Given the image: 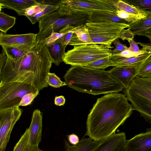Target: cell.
<instances>
[{"label": "cell", "instance_id": "cell-47", "mask_svg": "<svg viewBox=\"0 0 151 151\" xmlns=\"http://www.w3.org/2000/svg\"><path fill=\"white\" fill-rule=\"evenodd\" d=\"M126 144L122 145L115 151H129L126 145Z\"/></svg>", "mask_w": 151, "mask_h": 151}, {"label": "cell", "instance_id": "cell-42", "mask_svg": "<svg viewBox=\"0 0 151 151\" xmlns=\"http://www.w3.org/2000/svg\"><path fill=\"white\" fill-rule=\"evenodd\" d=\"M73 33V32H69L62 37L60 38V41L64 45L67 46L68 45Z\"/></svg>", "mask_w": 151, "mask_h": 151}, {"label": "cell", "instance_id": "cell-23", "mask_svg": "<svg viewBox=\"0 0 151 151\" xmlns=\"http://www.w3.org/2000/svg\"><path fill=\"white\" fill-rule=\"evenodd\" d=\"M60 16L58 10L55 11L44 15L38 21L39 22V32H41L53 24Z\"/></svg>", "mask_w": 151, "mask_h": 151}, {"label": "cell", "instance_id": "cell-25", "mask_svg": "<svg viewBox=\"0 0 151 151\" xmlns=\"http://www.w3.org/2000/svg\"><path fill=\"white\" fill-rule=\"evenodd\" d=\"M16 19V17H12L4 13L0 12V30L6 33L14 25Z\"/></svg>", "mask_w": 151, "mask_h": 151}, {"label": "cell", "instance_id": "cell-9", "mask_svg": "<svg viewBox=\"0 0 151 151\" xmlns=\"http://www.w3.org/2000/svg\"><path fill=\"white\" fill-rule=\"evenodd\" d=\"M22 113L19 106L0 110V151H5L13 128Z\"/></svg>", "mask_w": 151, "mask_h": 151}, {"label": "cell", "instance_id": "cell-16", "mask_svg": "<svg viewBox=\"0 0 151 151\" xmlns=\"http://www.w3.org/2000/svg\"><path fill=\"white\" fill-rule=\"evenodd\" d=\"M40 3L35 0H0L1 10L7 8L15 11L19 16H25L26 10L31 7Z\"/></svg>", "mask_w": 151, "mask_h": 151}, {"label": "cell", "instance_id": "cell-33", "mask_svg": "<svg viewBox=\"0 0 151 151\" xmlns=\"http://www.w3.org/2000/svg\"><path fill=\"white\" fill-rule=\"evenodd\" d=\"M116 14L118 17L124 19L128 22L129 24L143 18L120 10L117 11L116 12Z\"/></svg>", "mask_w": 151, "mask_h": 151}, {"label": "cell", "instance_id": "cell-20", "mask_svg": "<svg viewBox=\"0 0 151 151\" xmlns=\"http://www.w3.org/2000/svg\"><path fill=\"white\" fill-rule=\"evenodd\" d=\"M66 46L61 42L60 39L52 44L46 46L52 62L55 65L58 66L63 61Z\"/></svg>", "mask_w": 151, "mask_h": 151}, {"label": "cell", "instance_id": "cell-48", "mask_svg": "<svg viewBox=\"0 0 151 151\" xmlns=\"http://www.w3.org/2000/svg\"><path fill=\"white\" fill-rule=\"evenodd\" d=\"M143 36H146L149 38L151 37V28L147 31Z\"/></svg>", "mask_w": 151, "mask_h": 151}, {"label": "cell", "instance_id": "cell-14", "mask_svg": "<svg viewBox=\"0 0 151 151\" xmlns=\"http://www.w3.org/2000/svg\"><path fill=\"white\" fill-rule=\"evenodd\" d=\"M126 145L129 151H151V128L127 140Z\"/></svg>", "mask_w": 151, "mask_h": 151}, {"label": "cell", "instance_id": "cell-19", "mask_svg": "<svg viewBox=\"0 0 151 151\" xmlns=\"http://www.w3.org/2000/svg\"><path fill=\"white\" fill-rule=\"evenodd\" d=\"M89 20L93 22H112L129 24L124 19L118 17L116 12L104 11H93L90 15Z\"/></svg>", "mask_w": 151, "mask_h": 151}, {"label": "cell", "instance_id": "cell-17", "mask_svg": "<svg viewBox=\"0 0 151 151\" xmlns=\"http://www.w3.org/2000/svg\"><path fill=\"white\" fill-rule=\"evenodd\" d=\"M69 32H71L73 33L68 45L74 46L91 44L88 29L85 24L74 27Z\"/></svg>", "mask_w": 151, "mask_h": 151}, {"label": "cell", "instance_id": "cell-37", "mask_svg": "<svg viewBox=\"0 0 151 151\" xmlns=\"http://www.w3.org/2000/svg\"><path fill=\"white\" fill-rule=\"evenodd\" d=\"M115 46V48L112 50V55L119 53L127 50L128 47L125 44H123L119 40V38L116 39L112 42Z\"/></svg>", "mask_w": 151, "mask_h": 151}, {"label": "cell", "instance_id": "cell-7", "mask_svg": "<svg viewBox=\"0 0 151 151\" xmlns=\"http://www.w3.org/2000/svg\"><path fill=\"white\" fill-rule=\"evenodd\" d=\"M118 0H61L58 11L60 15L86 14L90 15L94 11L116 12Z\"/></svg>", "mask_w": 151, "mask_h": 151}, {"label": "cell", "instance_id": "cell-3", "mask_svg": "<svg viewBox=\"0 0 151 151\" xmlns=\"http://www.w3.org/2000/svg\"><path fill=\"white\" fill-rule=\"evenodd\" d=\"M63 78L69 87L94 95L118 93L124 90L122 85L104 69L73 66L67 71Z\"/></svg>", "mask_w": 151, "mask_h": 151}, {"label": "cell", "instance_id": "cell-46", "mask_svg": "<svg viewBox=\"0 0 151 151\" xmlns=\"http://www.w3.org/2000/svg\"><path fill=\"white\" fill-rule=\"evenodd\" d=\"M25 151H44L40 149L38 147H32L29 145L27 147Z\"/></svg>", "mask_w": 151, "mask_h": 151}, {"label": "cell", "instance_id": "cell-32", "mask_svg": "<svg viewBox=\"0 0 151 151\" xmlns=\"http://www.w3.org/2000/svg\"><path fill=\"white\" fill-rule=\"evenodd\" d=\"M47 83L48 85L56 88L67 85L65 82L61 81L55 73H48L47 76Z\"/></svg>", "mask_w": 151, "mask_h": 151}, {"label": "cell", "instance_id": "cell-30", "mask_svg": "<svg viewBox=\"0 0 151 151\" xmlns=\"http://www.w3.org/2000/svg\"><path fill=\"white\" fill-rule=\"evenodd\" d=\"M29 131L27 128L15 146L13 151H25L28 144Z\"/></svg>", "mask_w": 151, "mask_h": 151}, {"label": "cell", "instance_id": "cell-26", "mask_svg": "<svg viewBox=\"0 0 151 151\" xmlns=\"http://www.w3.org/2000/svg\"><path fill=\"white\" fill-rule=\"evenodd\" d=\"M83 66L93 69L104 70L108 67L114 66V65L111 55L98 60Z\"/></svg>", "mask_w": 151, "mask_h": 151}, {"label": "cell", "instance_id": "cell-31", "mask_svg": "<svg viewBox=\"0 0 151 151\" xmlns=\"http://www.w3.org/2000/svg\"><path fill=\"white\" fill-rule=\"evenodd\" d=\"M1 47L7 57L11 59L18 58L27 54L15 48L4 46Z\"/></svg>", "mask_w": 151, "mask_h": 151}, {"label": "cell", "instance_id": "cell-36", "mask_svg": "<svg viewBox=\"0 0 151 151\" xmlns=\"http://www.w3.org/2000/svg\"><path fill=\"white\" fill-rule=\"evenodd\" d=\"M47 5L40 3L38 5L32 6L26 10L25 16L34 15L44 9Z\"/></svg>", "mask_w": 151, "mask_h": 151}, {"label": "cell", "instance_id": "cell-18", "mask_svg": "<svg viewBox=\"0 0 151 151\" xmlns=\"http://www.w3.org/2000/svg\"><path fill=\"white\" fill-rule=\"evenodd\" d=\"M151 56V51H147L136 57L126 58L120 56L112 55L111 57L114 66H132L139 67L145 60Z\"/></svg>", "mask_w": 151, "mask_h": 151}, {"label": "cell", "instance_id": "cell-13", "mask_svg": "<svg viewBox=\"0 0 151 151\" xmlns=\"http://www.w3.org/2000/svg\"><path fill=\"white\" fill-rule=\"evenodd\" d=\"M42 114L38 109L33 113L29 131L28 144L32 147H38L42 138Z\"/></svg>", "mask_w": 151, "mask_h": 151}, {"label": "cell", "instance_id": "cell-40", "mask_svg": "<svg viewBox=\"0 0 151 151\" xmlns=\"http://www.w3.org/2000/svg\"><path fill=\"white\" fill-rule=\"evenodd\" d=\"M141 54L136 53L131 51L128 50H124L122 52L112 55H118L126 58H130L138 56Z\"/></svg>", "mask_w": 151, "mask_h": 151}, {"label": "cell", "instance_id": "cell-29", "mask_svg": "<svg viewBox=\"0 0 151 151\" xmlns=\"http://www.w3.org/2000/svg\"><path fill=\"white\" fill-rule=\"evenodd\" d=\"M124 1L142 11L151 12V0H124Z\"/></svg>", "mask_w": 151, "mask_h": 151}, {"label": "cell", "instance_id": "cell-43", "mask_svg": "<svg viewBox=\"0 0 151 151\" xmlns=\"http://www.w3.org/2000/svg\"><path fill=\"white\" fill-rule=\"evenodd\" d=\"M150 42L148 43H145L140 42H137L138 44L140 45L142 47V49L145 51H151V37L149 38Z\"/></svg>", "mask_w": 151, "mask_h": 151}, {"label": "cell", "instance_id": "cell-28", "mask_svg": "<svg viewBox=\"0 0 151 151\" xmlns=\"http://www.w3.org/2000/svg\"><path fill=\"white\" fill-rule=\"evenodd\" d=\"M137 76L143 78H151V57L145 60L139 67Z\"/></svg>", "mask_w": 151, "mask_h": 151}, {"label": "cell", "instance_id": "cell-21", "mask_svg": "<svg viewBox=\"0 0 151 151\" xmlns=\"http://www.w3.org/2000/svg\"><path fill=\"white\" fill-rule=\"evenodd\" d=\"M99 142L89 138L83 137L76 144L71 145L65 140V151H92L98 146Z\"/></svg>", "mask_w": 151, "mask_h": 151}, {"label": "cell", "instance_id": "cell-5", "mask_svg": "<svg viewBox=\"0 0 151 151\" xmlns=\"http://www.w3.org/2000/svg\"><path fill=\"white\" fill-rule=\"evenodd\" d=\"M131 103L133 110L138 111L146 122L151 123V78L137 76L123 91Z\"/></svg>", "mask_w": 151, "mask_h": 151}, {"label": "cell", "instance_id": "cell-10", "mask_svg": "<svg viewBox=\"0 0 151 151\" xmlns=\"http://www.w3.org/2000/svg\"><path fill=\"white\" fill-rule=\"evenodd\" d=\"M90 17V15L86 14L60 15L59 18L53 24L45 30L37 34L36 44L40 43L52 33L59 32L60 29L68 26L76 27L82 24H85L89 20Z\"/></svg>", "mask_w": 151, "mask_h": 151}, {"label": "cell", "instance_id": "cell-45", "mask_svg": "<svg viewBox=\"0 0 151 151\" xmlns=\"http://www.w3.org/2000/svg\"><path fill=\"white\" fill-rule=\"evenodd\" d=\"M2 51L0 55V72L4 67L6 59V55L5 53L3 50Z\"/></svg>", "mask_w": 151, "mask_h": 151}, {"label": "cell", "instance_id": "cell-22", "mask_svg": "<svg viewBox=\"0 0 151 151\" xmlns=\"http://www.w3.org/2000/svg\"><path fill=\"white\" fill-rule=\"evenodd\" d=\"M135 35L143 36L151 28V12H147L146 17L129 24L128 28Z\"/></svg>", "mask_w": 151, "mask_h": 151}, {"label": "cell", "instance_id": "cell-8", "mask_svg": "<svg viewBox=\"0 0 151 151\" xmlns=\"http://www.w3.org/2000/svg\"><path fill=\"white\" fill-rule=\"evenodd\" d=\"M88 29L91 44L111 46L119 38L122 31L129 25L112 22H93L88 20L85 24Z\"/></svg>", "mask_w": 151, "mask_h": 151}, {"label": "cell", "instance_id": "cell-6", "mask_svg": "<svg viewBox=\"0 0 151 151\" xmlns=\"http://www.w3.org/2000/svg\"><path fill=\"white\" fill-rule=\"evenodd\" d=\"M114 46L104 44H86L74 46L64 54L63 61L73 66H84L98 60L112 55Z\"/></svg>", "mask_w": 151, "mask_h": 151}, {"label": "cell", "instance_id": "cell-1", "mask_svg": "<svg viewBox=\"0 0 151 151\" xmlns=\"http://www.w3.org/2000/svg\"><path fill=\"white\" fill-rule=\"evenodd\" d=\"M132 106L121 93L98 98L88 116L85 136L99 142L115 133L132 113Z\"/></svg>", "mask_w": 151, "mask_h": 151}, {"label": "cell", "instance_id": "cell-24", "mask_svg": "<svg viewBox=\"0 0 151 151\" xmlns=\"http://www.w3.org/2000/svg\"><path fill=\"white\" fill-rule=\"evenodd\" d=\"M117 7L118 10L144 18L147 14V12L141 11L132 6L123 0H118Z\"/></svg>", "mask_w": 151, "mask_h": 151}, {"label": "cell", "instance_id": "cell-41", "mask_svg": "<svg viewBox=\"0 0 151 151\" xmlns=\"http://www.w3.org/2000/svg\"><path fill=\"white\" fill-rule=\"evenodd\" d=\"M67 137L69 143L73 145L76 144L80 141L78 136L74 133L70 134Z\"/></svg>", "mask_w": 151, "mask_h": 151}, {"label": "cell", "instance_id": "cell-34", "mask_svg": "<svg viewBox=\"0 0 151 151\" xmlns=\"http://www.w3.org/2000/svg\"><path fill=\"white\" fill-rule=\"evenodd\" d=\"M65 34L57 32H53L40 43L46 46L50 45L54 43L57 40L62 37Z\"/></svg>", "mask_w": 151, "mask_h": 151}, {"label": "cell", "instance_id": "cell-4", "mask_svg": "<svg viewBox=\"0 0 151 151\" xmlns=\"http://www.w3.org/2000/svg\"><path fill=\"white\" fill-rule=\"evenodd\" d=\"M34 73L29 72L14 81L0 82V110L19 106L24 96L39 92L34 85Z\"/></svg>", "mask_w": 151, "mask_h": 151}, {"label": "cell", "instance_id": "cell-44", "mask_svg": "<svg viewBox=\"0 0 151 151\" xmlns=\"http://www.w3.org/2000/svg\"><path fill=\"white\" fill-rule=\"evenodd\" d=\"M65 100L62 96H56L55 99V104L57 106H63L65 102Z\"/></svg>", "mask_w": 151, "mask_h": 151}, {"label": "cell", "instance_id": "cell-15", "mask_svg": "<svg viewBox=\"0 0 151 151\" xmlns=\"http://www.w3.org/2000/svg\"><path fill=\"white\" fill-rule=\"evenodd\" d=\"M127 141L125 132L115 133L99 141L98 146L92 151H115Z\"/></svg>", "mask_w": 151, "mask_h": 151}, {"label": "cell", "instance_id": "cell-38", "mask_svg": "<svg viewBox=\"0 0 151 151\" xmlns=\"http://www.w3.org/2000/svg\"><path fill=\"white\" fill-rule=\"evenodd\" d=\"M129 44V47H128V50L136 53L142 54L144 53L147 51H145L142 49H140L138 44L133 40H127Z\"/></svg>", "mask_w": 151, "mask_h": 151}, {"label": "cell", "instance_id": "cell-39", "mask_svg": "<svg viewBox=\"0 0 151 151\" xmlns=\"http://www.w3.org/2000/svg\"><path fill=\"white\" fill-rule=\"evenodd\" d=\"M134 35L129 28L124 29L120 33L119 38L123 40H133Z\"/></svg>", "mask_w": 151, "mask_h": 151}, {"label": "cell", "instance_id": "cell-27", "mask_svg": "<svg viewBox=\"0 0 151 151\" xmlns=\"http://www.w3.org/2000/svg\"><path fill=\"white\" fill-rule=\"evenodd\" d=\"M59 7L60 5H47L44 9L36 14L26 17L30 21L32 24H34L44 15L58 10Z\"/></svg>", "mask_w": 151, "mask_h": 151}, {"label": "cell", "instance_id": "cell-35", "mask_svg": "<svg viewBox=\"0 0 151 151\" xmlns=\"http://www.w3.org/2000/svg\"><path fill=\"white\" fill-rule=\"evenodd\" d=\"M39 94V92L28 93L22 99L19 106H26L30 104L34 99Z\"/></svg>", "mask_w": 151, "mask_h": 151}, {"label": "cell", "instance_id": "cell-2", "mask_svg": "<svg viewBox=\"0 0 151 151\" xmlns=\"http://www.w3.org/2000/svg\"><path fill=\"white\" fill-rule=\"evenodd\" d=\"M52 63L46 46L36 44L31 52L16 59L7 57L0 72V82L16 80L27 72L34 73V85L40 91L48 87L47 77Z\"/></svg>", "mask_w": 151, "mask_h": 151}, {"label": "cell", "instance_id": "cell-12", "mask_svg": "<svg viewBox=\"0 0 151 151\" xmlns=\"http://www.w3.org/2000/svg\"><path fill=\"white\" fill-rule=\"evenodd\" d=\"M139 67L132 66H114L108 71L111 76L123 87H129L133 79L137 76Z\"/></svg>", "mask_w": 151, "mask_h": 151}, {"label": "cell", "instance_id": "cell-11", "mask_svg": "<svg viewBox=\"0 0 151 151\" xmlns=\"http://www.w3.org/2000/svg\"><path fill=\"white\" fill-rule=\"evenodd\" d=\"M37 34L27 33L22 35L0 34V45L12 47L27 53L31 52L36 45Z\"/></svg>", "mask_w": 151, "mask_h": 151}]
</instances>
